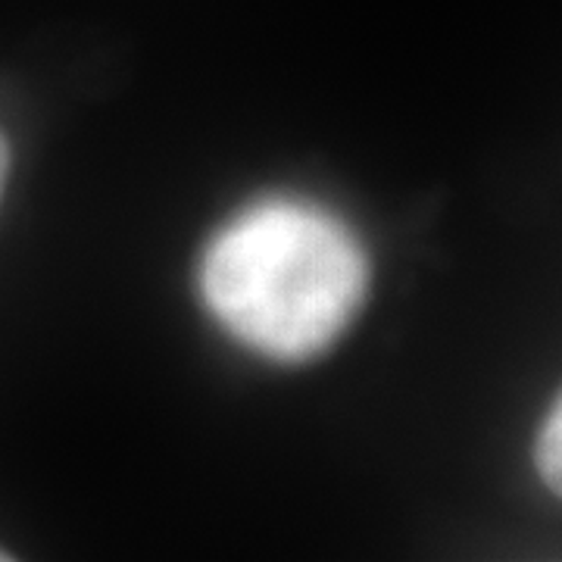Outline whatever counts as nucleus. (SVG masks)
I'll use <instances>...</instances> for the list:
<instances>
[{
	"instance_id": "obj_4",
	"label": "nucleus",
	"mask_w": 562,
	"mask_h": 562,
	"mask_svg": "<svg viewBox=\"0 0 562 562\" xmlns=\"http://www.w3.org/2000/svg\"><path fill=\"white\" fill-rule=\"evenodd\" d=\"M0 560H7V557H3V553H0Z\"/></svg>"
},
{
	"instance_id": "obj_1",
	"label": "nucleus",
	"mask_w": 562,
	"mask_h": 562,
	"mask_svg": "<svg viewBox=\"0 0 562 562\" xmlns=\"http://www.w3.org/2000/svg\"><path fill=\"white\" fill-rule=\"evenodd\" d=\"M369 288L353 232L303 201H262L232 220L201 262L210 313L244 347L279 362L319 357L341 338Z\"/></svg>"
},
{
	"instance_id": "obj_2",
	"label": "nucleus",
	"mask_w": 562,
	"mask_h": 562,
	"mask_svg": "<svg viewBox=\"0 0 562 562\" xmlns=\"http://www.w3.org/2000/svg\"><path fill=\"white\" fill-rule=\"evenodd\" d=\"M535 460L541 469L543 484L560 494L562 487V406L557 403L550 409V416L543 422L541 438H538V450H535Z\"/></svg>"
},
{
	"instance_id": "obj_3",
	"label": "nucleus",
	"mask_w": 562,
	"mask_h": 562,
	"mask_svg": "<svg viewBox=\"0 0 562 562\" xmlns=\"http://www.w3.org/2000/svg\"><path fill=\"white\" fill-rule=\"evenodd\" d=\"M7 172H10V147L0 135V194H3V184H7Z\"/></svg>"
}]
</instances>
